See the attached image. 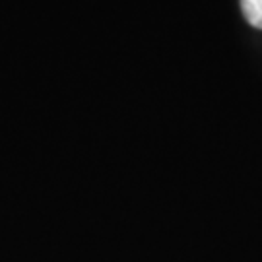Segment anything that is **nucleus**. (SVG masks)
<instances>
[{
    "instance_id": "f257e3e1",
    "label": "nucleus",
    "mask_w": 262,
    "mask_h": 262,
    "mask_svg": "<svg viewBox=\"0 0 262 262\" xmlns=\"http://www.w3.org/2000/svg\"><path fill=\"white\" fill-rule=\"evenodd\" d=\"M245 19L256 29H262V0H241Z\"/></svg>"
}]
</instances>
